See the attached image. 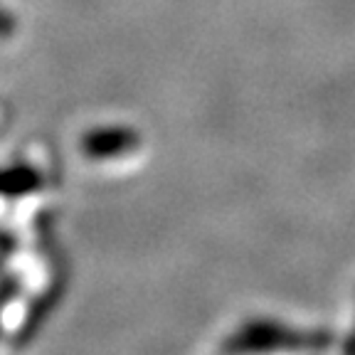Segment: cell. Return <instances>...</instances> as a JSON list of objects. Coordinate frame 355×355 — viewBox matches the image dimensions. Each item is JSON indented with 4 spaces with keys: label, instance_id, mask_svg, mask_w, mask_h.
Segmentation results:
<instances>
[{
    "label": "cell",
    "instance_id": "obj_7",
    "mask_svg": "<svg viewBox=\"0 0 355 355\" xmlns=\"http://www.w3.org/2000/svg\"><path fill=\"white\" fill-rule=\"evenodd\" d=\"M15 28H17V22H15V17H12V12L0 6V40L12 37V35H15Z\"/></svg>",
    "mask_w": 355,
    "mask_h": 355
},
{
    "label": "cell",
    "instance_id": "obj_3",
    "mask_svg": "<svg viewBox=\"0 0 355 355\" xmlns=\"http://www.w3.org/2000/svg\"><path fill=\"white\" fill-rule=\"evenodd\" d=\"M141 146V133L131 126H96L79 141V148L89 161H114L128 155Z\"/></svg>",
    "mask_w": 355,
    "mask_h": 355
},
{
    "label": "cell",
    "instance_id": "obj_2",
    "mask_svg": "<svg viewBox=\"0 0 355 355\" xmlns=\"http://www.w3.org/2000/svg\"><path fill=\"white\" fill-rule=\"evenodd\" d=\"M50 264V282L42 288V294H37L30 306L25 309V316H22L20 326L15 331V338H12V345L17 348H25L35 340L40 331L47 326L50 316L57 311V306L64 299L67 288H69V279H72V266H69V257H67V250L57 252L55 257L47 259Z\"/></svg>",
    "mask_w": 355,
    "mask_h": 355
},
{
    "label": "cell",
    "instance_id": "obj_4",
    "mask_svg": "<svg viewBox=\"0 0 355 355\" xmlns=\"http://www.w3.org/2000/svg\"><path fill=\"white\" fill-rule=\"evenodd\" d=\"M44 185L42 171H37L30 163H12V166L0 168V198L17 200L25 195L37 193Z\"/></svg>",
    "mask_w": 355,
    "mask_h": 355
},
{
    "label": "cell",
    "instance_id": "obj_6",
    "mask_svg": "<svg viewBox=\"0 0 355 355\" xmlns=\"http://www.w3.org/2000/svg\"><path fill=\"white\" fill-rule=\"evenodd\" d=\"M22 291V279L17 274H3L0 277V316L10 306V301Z\"/></svg>",
    "mask_w": 355,
    "mask_h": 355
},
{
    "label": "cell",
    "instance_id": "obj_5",
    "mask_svg": "<svg viewBox=\"0 0 355 355\" xmlns=\"http://www.w3.org/2000/svg\"><path fill=\"white\" fill-rule=\"evenodd\" d=\"M35 244H37V252L44 259H50L57 252L64 250L60 242V234H57V220L50 210H42L35 215Z\"/></svg>",
    "mask_w": 355,
    "mask_h": 355
},
{
    "label": "cell",
    "instance_id": "obj_1",
    "mask_svg": "<svg viewBox=\"0 0 355 355\" xmlns=\"http://www.w3.org/2000/svg\"><path fill=\"white\" fill-rule=\"evenodd\" d=\"M336 336L326 328H294L286 323L254 318L239 326L220 350L225 353H266V350H326Z\"/></svg>",
    "mask_w": 355,
    "mask_h": 355
},
{
    "label": "cell",
    "instance_id": "obj_8",
    "mask_svg": "<svg viewBox=\"0 0 355 355\" xmlns=\"http://www.w3.org/2000/svg\"><path fill=\"white\" fill-rule=\"evenodd\" d=\"M343 350H345V353H355V333H350L348 338H345Z\"/></svg>",
    "mask_w": 355,
    "mask_h": 355
}]
</instances>
